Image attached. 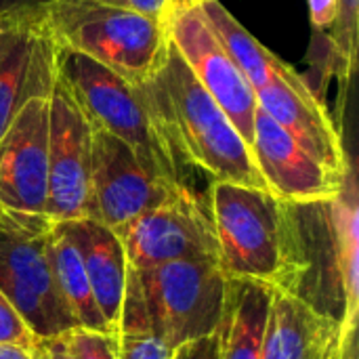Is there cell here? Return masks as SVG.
I'll list each match as a JSON object with an SVG mask.
<instances>
[{"label": "cell", "instance_id": "6da1fadb", "mask_svg": "<svg viewBox=\"0 0 359 359\" xmlns=\"http://www.w3.org/2000/svg\"><path fill=\"white\" fill-rule=\"evenodd\" d=\"M294 244L290 294L358 334L359 210L353 168L330 200L288 202Z\"/></svg>", "mask_w": 359, "mask_h": 359}, {"label": "cell", "instance_id": "7a4b0ae2", "mask_svg": "<svg viewBox=\"0 0 359 359\" xmlns=\"http://www.w3.org/2000/svg\"><path fill=\"white\" fill-rule=\"evenodd\" d=\"M141 88L183 164L200 168L212 181L267 189L250 147L196 80L172 42L158 74Z\"/></svg>", "mask_w": 359, "mask_h": 359}, {"label": "cell", "instance_id": "3957f363", "mask_svg": "<svg viewBox=\"0 0 359 359\" xmlns=\"http://www.w3.org/2000/svg\"><path fill=\"white\" fill-rule=\"evenodd\" d=\"M208 210L225 278L257 280L288 292L294 276L288 202L263 187L212 181Z\"/></svg>", "mask_w": 359, "mask_h": 359}, {"label": "cell", "instance_id": "277c9868", "mask_svg": "<svg viewBox=\"0 0 359 359\" xmlns=\"http://www.w3.org/2000/svg\"><path fill=\"white\" fill-rule=\"evenodd\" d=\"M55 67L57 78L93 128L124 141L156 179L172 185L183 183V162L141 86L86 55L61 46H57Z\"/></svg>", "mask_w": 359, "mask_h": 359}, {"label": "cell", "instance_id": "5b68a950", "mask_svg": "<svg viewBox=\"0 0 359 359\" xmlns=\"http://www.w3.org/2000/svg\"><path fill=\"white\" fill-rule=\"evenodd\" d=\"M42 15L57 46L86 55L135 86L149 82L168 53V23L97 0H53Z\"/></svg>", "mask_w": 359, "mask_h": 359}, {"label": "cell", "instance_id": "8992f818", "mask_svg": "<svg viewBox=\"0 0 359 359\" xmlns=\"http://www.w3.org/2000/svg\"><path fill=\"white\" fill-rule=\"evenodd\" d=\"M46 215L0 208V292L34 339H53L74 330L48 261Z\"/></svg>", "mask_w": 359, "mask_h": 359}, {"label": "cell", "instance_id": "52a82bcc", "mask_svg": "<svg viewBox=\"0 0 359 359\" xmlns=\"http://www.w3.org/2000/svg\"><path fill=\"white\" fill-rule=\"evenodd\" d=\"M135 271L151 326L172 349L217 332L227 284L217 261L185 259Z\"/></svg>", "mask_w": 359, "mask_h": 359}, {"label": "cell", "instance_id": "ba28073f", "mask_svg": "<svg viewBox=\"0 0 359 359\" xmlns=\"http://www.w3.org/2000/svg\"><path fill=\"white\" fill-rule=\"evenodd\" d=\"M118 236L133 269H149L185 259L219 263L208 200L200 198L185 183L158 206L133 219Z\"/></svg>", "mask_w": 359, "mask_h": 359}, {"label": "cell", "instance_id": "9c48e42d", "mask_svg": "<svg viewBox=\"0 0 359 359\" xmlns=\"http://www.w3.org/2000/svg\"><path fill=\"white\" fill-rule=\"evenodd\" d=\"M177 187L156 179L124 141L93 128L86 219L99 221L118 233L133 219L166 200Z\"/></svg>", "mask_w": 359, "mask_h": 359}, {"label": "cell", "instance_id": "30bf717a", "mask_svg": "<svg viewBox=\"0 0 359 359\" xmlns=\"http://www.w3.org/2000/svg\"><path fill=\"white\" fill-rule=\"evenodd\" d=\"M168 36L196 80L217 101L250 147L259 107L255 88L225 50L198 6H175L168 17Z\"/></svg>", "mask_w": 359, "mask_h": 359}, {"label": "cell", "instance_id": "8fae6325", "mask_svg": "<svg viewBox=\"0 0 359 359\" xmlns=\"http://www.w3.org/2000/svg\"><path fill=\"white\" fill-rule=\"evenodd\" d=\"M93 128L61 80L48 97V191L44 215L50 221L86 217Z\"/></svg>", "mask_w": 359, "mask_h": 359}, {"label": "cell", "instance_id": "7c38bea8", "mask_svg": "<svg viewBox=\"0 0 359 359\" xmlns=\"http://www.w3.org/2000/svg\"><path fill=\"white\" fill-rule=\"evenodd\" d=\"M42 13L0 19V137L29 99L55 86L57 44Z\"/></svg>", "mask_w": 359, "mask_h": 359}, {"label": "cell", "instance_id": "4fadbf2b", "mask_svg": "<svg viewBox=\"0 0 359 359\" xmlns=\"http://www.w3.org/2000/svg\"><path fill=\"white\" fill-rule=\"evenodd\" d=\"M46 191L48 97H34L0 137V208L44 215Z\"/></svg>", "mask_w": 359, "mask_h": 359}, {"label": "cell", "instance_id": "5bb4252c", "mask_svg": "<svg viewBox=\"0 0 359 359\" xmlns=\"http://www.w3.org/2000/svg\"><path fill=\"white\" fill-rule=\"evenodd\" d=\"M250 154L255 166L276 198L284 202H316L334 198L345 175L334 172L307 149H303L284 128H280L263 109L257 107Z\"/></svg>", "mask_w": 359, "mask_h": 359}, {"label": "cell", "instance_id": "9a60e30c", "mask_svg": "<svg viewBox=\"0 0 359 359\" xmlns=\"http://www.w3.org/2000/svg\"><path fill=\"white\" fill-rule=\"evenodd\" d=\"M255 95L259 109L322 164L339 175L353 166L341 133L316 90H294L282 82H269Z\"/></svg>", "mask_w": 359, "mask_h": 359}, {"label": "cell", "instance_id": "2e32d148", "mask_svg": "<svg viewBox=\"0 0 359 359\" xmlns=\"http://www.w3.org/2000/svg\"><path fill=\"white\" fill-rule=\"evenodd\" d=\"M349 339L337 322L276 288L259 359H339Z\"/></svg>", "mask_w": 359, "mask_h": 359}, {"label": "cell", "instance_id": "e0dca14e", "mask_svg": "<svg viewBox=\"0 0 359 359\" xmlns=\"http://www.w3.org/2000/svg\"><path fill=\"white\" fill-rule=\"evenodd\" d=\"M65 223L80 252L93 297L105 320V326L109 334H116L128 276V261L122 240L107 225L86 217Z\"/></svg>", "mask_w": 359, "mask_h": 359}, {"label": "cell", "instance_id": "ac0fdd59", "mask_svg": "<svg viewBox=\"0 0 359 359\" xmlns=\"http://www.w3.org/2000/svg\"><path fill=\"white\" fill-rule=\"evenodd\" d=\"M273 286L227 278L223 313L217 328L219 359H259Z\"/></svg>", "mask_w": 359, "mask_h": 359}, {"label": "cell", "instance_id": "d6986e66", "mask_svg": "<svg viewBox=\"0 0 359 359\" xmlns=\"http://www.w3.org/2000/svg\"><path fill=\"white\" fill-rule=\"evenodd\" d=\"M198 11L255 90L267 86L269 82H282L294 90H313L311 84L297 69H292V65L259 42L219 0H204L198 4Z\"/></svg>", "mask_w": 359, "mask_h": 359}, {"label": "cell", "instance_id": "ffe728a7", "mask_svg": "<svg viewBox=\"0 0 359 359\" xmlns=\"http://www.w3.org/2000/svg\"><path fill=\"white\" fill-rule=\"evenodd\" d=\"M46 250H48V261H50L59 297L69 318L74 320V326L82 330L109 332L93 297L90 282L86 278L80 252L69 236L65 221H53Z\"/></svg>", "mask_w": 359, "mask_h": 359}, {"label": "cell", "instance_id": "44dd1931", "mask_svg": "<svg viewBox=\"0 0 359 359\" xmlns=\"http://www.w3.org/2000/svg\"><path fill=\"white\" fill-rule=\"evenodd\" d=\"M175 349L154 330L147 316L139 276L128 267L120 320L116 330V358L118 359H172Z\"/></svg>", "mask_w": 359, "mask_h": 359}, {"label": "cell", "instance_id": "7402d4cb", "mask_svg": "<svg viewBox=\"0 0 359 359\" xmlns=\"http://www.w3.org/2000/svg\"><path fill=\"white\" fill-rule=\"evenodd\" d=\"M339 17L328 36V67L337 78L349 82L358 59L359 0H339Z\"/></svg>", "mask_w": 359, "mask_h": 359}, {"label": "cell", "instance_id": "603a6c76", "mask_svg": "<svg viewBox=\"0 0 359 359\" xmlns=\"http://www.w3.org/2000/svg\"><path fill=\"white\" fill-rule=\"evenodd\" d=\"M72 359H118L116 334L74 328L63 334Z\"/></svg>", "mask_w": 359, "mask_h": 359}, {"label": "cell", "instance_id": "cb8c5ba5", "mask_svg": "<svg viewBox=\"0 0 359 359\" xmlns=\"http://www.w3.org/2000/svg\"><path fill=\"white\" fill-rule=\"evenodd\" d=\"M34 341V334L27 330L23 320L15 313L11 303L0 292V345H17L32 349Z\"/></svg>", "mask_w": 359, "mask_h": 359}, {"label": "cell", "instance_id": "d4e9b609", "mask_svg": "<svg viewBox=\"0 0 359 359\" xmlns=\"http://www.w3.org/2000/svg\"><path fill=\"white\" fill-rule=\"evenodd\" d=\"M105 6L111 8H122V11H130L162 23H168V17L172 13V0H97Z\"/></svg>", "mask_w": 359, "mask_h": 359}, {"label": "cell", "instance_id": "484cf974", "mask_svg": "<svg viewBox=\"0 0 359 359\" xmlns=\"http://www.w3.org/2000/svg\"><path fill=\"white\" fill-rule=\"evenodd\" d=\"M172 359H219V343H217V332L198 341L183 343L181 347L175 349Z\"/></svg>", "mask_w": 359, "mask_h": 359}, {"label": "cell", "instance_id": "4316f807", "mask_svg": "<svg viewBox=\"0 0 359 359\" xmlns=\"http://www.w3.org/2000/svg\"><path fill=\"white\" fill-rule=\"evenodd\" d=\"M309 19L316 29H330L339 17V0H307Z\"/></svg>", "mask_w": 359, "mask_h": 359}, {"label": "cell", "instance_id": "83f0119b", "mask_svg": "<svg viewBox=\"0 0 359 359\" xmlns=\"http://www.w3.org/2000/svg\"><path fill=\"white\" fill-rule=\"evenodd\" d=\"M29 353L32 359H72L63 334L53 339H36Z\"/></svg>", "mask_w": 359, "mask_h": 359}, {"label": "cell", "instance_id": "f1b7e54d", "mask_svg": "<svg viewBox=\"0 0 359 359\" xmlns=\"http://www.w3.org/2000/svg\"><path fill=\"white\" fill-rule=\"evenodd\" d=\"M53 0H0V19L42 13Z\"/></svg>", "mask_w": 359, "mask_h": 359}, {"label": "cell", "instance_id": "f546056e", "mask_svg": "<svg viewBox=\"0 0 359 359\" xmlns=\"http://www.w3.org/2000/svg\"><path fill=\"white\" fill-rule=\"evenodd\" d=\"M0 359H32L29 349L17 345H0Z\"/></svg>", "mask_w": 359, "mask_h": 359}, {"label": "cell", "instance_id": "4dcf8cb0", "mask_svg": "<svg viewBox=\"0 0 359 359\" xmlns=\"http://www.w3.org/2000/svg\"><path fill=\"white\" fill-rule=\"evenodd\" d=\"M339 359H358V334H353V337L345 343V347H343L341 358Z\"/></svg>", "mask_w": 359, "mask_h": 359}, {"label": "cell", "instance_id": "1f68e13d", "mask_svg": "<svg viewBox=\"0 0 359 359\" xmlns=\"http://www.w3.org/2000/svg\"><path fill=\"white\" fill-rule=\"evenodd\" d=\"M204 0H172V6H198Z\"/></svg>", "mask_w": 359, "mask_h": 359}]
</instances>
